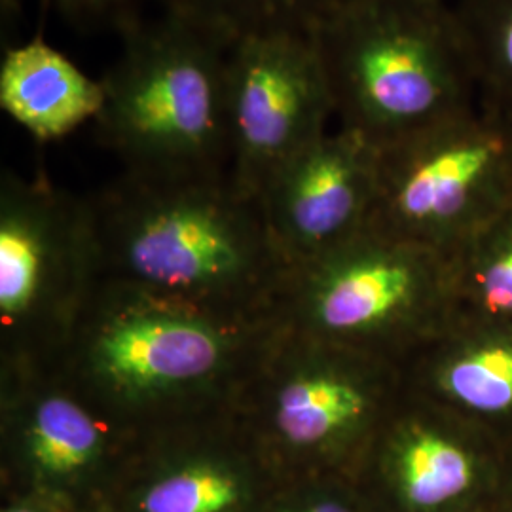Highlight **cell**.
I'll use <instances>...</instances> for the list:
<instances>
[{
    "label": "cell",
    "mask_w": 512,
    "mask_h": 512,
    "mask_svg": "<svg viewBox=\"0 0 512 512\" xmlns=\"http://www.w3.org/2000/svg\"><path fill=\"white\" fill-rule=\"evenodd\" d=\"M232 44L164 10L122 33V52L101 78L97 139L124 173L152 179L230 175L226 73Z\"/></svg>",
    "instance_id": "cell-4"
},
{
    "label": "cell",
    "mask_w": 512,
    "mask_h": 512,
    "mask_svg": "<svg viewBox=\"0 0 512 512\" xmlns=\"http://www.w3.org/2000/svg\"><path fill=\"white\" fill-rule=\"evenodd\" d=\"M382 456L404 505L414 511H429L463 494L473 467L452 440L418 418L389 421Z\"/></svg>",
    "instance_id": "cell-14"
},
{
    "label": "cell",
    "mask_w": 512,
    "mask_h": 512,
    "mask_svg": "<svg viewBox=\"0 0 512 512\" xmlns=\"http://www.w3.org/2000/svg\"><path fill=\"white\" fill-rule=\"evenodd\" d=\"M439 384L452 399L480 412L512 406V348L492 346L461 357L440 372Z\"/></svg>",
    "instance_id": "cell-17"
},
{
    "label": "cell",
    "mask_w": 512,
    "mask_h": 512,
    "mask_svg": "<svg viewBox=\"0 0 512 512\" xmlns=\"http://www.w3.org/2000/svg\"><path fill=\"white\" fill-rule=\"evenodd\" d=\"M281 478L238 406L137 433L110 484L112 512H264Z\"/></svg>",
    "instance_id": "cell-8"
},
{
    "label": "cell",
    "mask_w": 512,
    "mask_h": 512,
    "mask_svg": "<svg viewBox=\"0 0 512 512\" xmlns=\"http://www.w3.org/2000/svg\"><path fill=\"white\" fill-rule=\"evenodd\" d=\"M0 8L4 18H16L21 8V0H0Z\"/></svg>",
    "instance_id": "cell-22"
},
{
    "label": "cell",
    "mask_w": 512,
    "mask_h": 512,
    "mask_svg": "<svg viewBox=\"0 0 512 512\" xmlns=\"http://www.w3.org/2000/svg\"><path fill=\"white\" fill-rule=\"evenodd\" d=\"M90 205L99 283L202 310L274 313L289 264L262 202L230 175L122 173Z\"/></svg>",
    "instance_id": "cell-2"
},
{
    "label": "cell",
    "mask_w": 512,
    "mask_h": 512,
    "mask_svg": "<svg viewBox=\"0 0 512 512\" xmlns=\"http://www.w3.org/2000/svg\"><path fill=\"white\" fill-rule=\"evenodd\" d=\"M264 512H357L344 497L330 494L310 478L283 480Z\"/></svg>",
    "instance_id": "cell-19"
},
{
    "label": "cell",
    "mask_w": 512,
    "mask_h": 512,
    "mask_svg": "<svg viewBox=\"0 0 512 512\" xmlns=\"http://www.w3.org/2000/svg\"><path fill=\"white\" fill-rule=\"evenodd\" d=\"M370 355L281 330L238 410L281 480L310 478L382 425L384 380Z\"/></svg>",
    "instance_id": "cell-6"
},
{
    "label": "cell",
    "mask_w": 512,
    "mask_h": 512,
    "mask_svg": "<svg viewBox=\"0 0 512 512\" xmlns=\"http://www.w3.org/2000/svg\"><path fill=\"white\" fill-rule=\"evenodd\" d=\"M133 437L54 365L0 368L2 454L19 497L80 511L78 497L110 490Z\"/></svg>",
    "instance_id": "cell-7"
},
{
    "label": "cell",
    "mask_w": 512,
    "mask_h": 512,
    "mask_svg": "<svg viewBox=\"0 0 512 512\" xmlns=\"http://www.w3.org/2000/svg\"><path fill=\"white\" fill-rule=\"evenodd\" d=\"M230 179L260 200L275 173L329 131V82L311 35L239 38L228 55Z\"/></svg>",
    "instance_id": "cell-10"
},
{
    "label": "cell",
    "mask_w": 512,
    "mask_h": 512,
    "mask_svg": "<svg viewBox=\"0 0 512 512\" xmlns=\"http://www.w3.org/2000/svg\"><path fill=\"white\" fill-rule=\"evenodd\" d=\"M164 10L205 27L226 42L266 33L313 35L346 0H160Z\"/></svg>",
    "instance_id": "cell-16"
},
{
    "label": "cell",
    "mask_w": 512,
    "mask_h": 512,
    "mask_svg": "<svg viewBox=\"0 0 512 512\" xmlns=\"http://www.w3.org/2000/svg\"><path fill=\"white\" fill-rule=\"evenodd\" d=\"M486 306L495 311H512V245L495 258L484 275Z\"/></svg>",
    "instance_id": "cell-20"
},
{
    "label": "cell",
    "mask_w": 512,
    "mask_h": 512,
    "mask_svg": "<svg viewBox=\"0 0 512 512\" xmlns=\"http://www.w3.org/2000/svg\"><path fill=\"white\" fill-rule=\"evenodd\" d=\"M425 272L421 245L366 226L329 253L289 266L274 315L291 332L366 353L412 323Z\"/></svg>",
    "instance_id": "cell-9"
},
{
    "label": "cell",
    "mask_w": 512,
    "mask_h": 512,
    "mask_svg": "<svg viewBox=\"0 0 512 512\" xmlns=\"http://www.w3.org/2000/svg\"><path fill=\"white\" fill-rule=\"evenodd\" d=\"M97 285L90 198L4 171L0 368L54 365Z\"/></svg>",
    "instance_id": "cell-5"
},
{
    "label": "cell",
    "mask_w": 512,
    "mask_h": 512,
    "mask_svg": "<svg viewBox=\"0 0 512 512\" xmlns=\"http://www.w3.org/2000/svg\"><path fill=\"white\" fill-rule=\"evenodd\" d=\"M103 105V82L82 73L44 38L35 37L4 54L0 109L38 143L63 139L95 122Z\"/></svg>",
    "instance_id": "cell-13"
},
{
    "label": "cell",
    "mask_w": 512,
    "mask_h": 512,
    "mask_svg": "<svg viewBox=\"0 0 512 512\" xmlns=\"http://www.w3.org/2000/svg\"><path fill=\"white\" fill-rule=\"evenodd\" d=\"M311 37L334 118L376 148L478 109L450 0H346Z\"/></svg>",
    "instance_id": "cell-3"
},
{
    "label": "cell",
    "mask_w": 512,
    "mask_h": 512,
    "mask_svg": "<svg viewBox=\"0 0 512 512\" xmlns=\"http://www.w3.org/2000/svg\"><path fill=\"white\" fill-rule=\"evenodd\" d=\"M65 18L86 27H109L120 35L137 23L148 0H48Z\"/></svg>",
    "instance_id": "cell-18"
},
{
    "label": "cell",
    "mask_w": 512,
    "mask_h": 512,
    "mask_svg": "<svg viewBox=\"0 0 512 512\" xmlns=\"http://www.w3.org/2000/svg\"><path fill=\"white\" fill-rule=\"evenodd\" d=\"M512 165V126L478 109L378 148V184L366 226L421 245L450 232Z\"/></svg>",
    "instance_id": "cell-11"
},
{
    "label": "cell",
    "mask_w": 512,
    "mask_h": 512,
    "mask_svg": "<svg viewBox=\"0 0 512 512\" xmlns=\"http://www.w3.org/2000/svg\"><path fill=\"white\" fill-rule=\"evenodd\" d=\"M283 327L99 283L54 366L131 433L238 406Z\"/></svg>",
    "instance_id": "cell-1"
},
{
    "label": "cell",
    "mask_w": 512,
    "mask_h": 512,
    "mask_svg": "<svg viewBox=\"0 0 512 512\" xmlns=\"http://www.w3.org/2000/svg\"><path fill=\"white\" fill-rule=\"evenodd\" d=\"M76 512H112L109 507L107 509H88V507H84V509H80V511Z\"/></svg>",
    "instance_id": "cell-23"
},
{
    "label": "cell",
    "mask_w": 512,
    "mask_h": 512,
    "mask_svg": "<svg viewBox=\"0 0 512 512\" xmlns=\"http://www.w3.org/2000/svg\"><path fill=\"white\" fill-rule=\"evenodd\" d=\"M2 512H57L46 505L44 501L35 499V497H18L16 501H12L8 507H4Z\"/></svg>",
    "instance_id": "cell-21"
},
{
    "label": "cell",
    "mask_w": 512,
    "mask_h": 512,
    "mask_svg": "<svg viewBox=\"0 0 512 512\" xmlns=\"http://www.w3.org/2000/svg\"><path fill=\"white\" fill-rule=\"evenodd\" d=\"M378 184V148L340 128L283 165L260 196L289 266L325 255L363 232Z\"/></svg>",
    "instance_id": "cell-12"
},
{
    "label": "cell",
    "mask_w": 512,
    "mask_h": 512,
    "mask_svg": "<svg viewBox=\"0 0 512 512\" xmlns=\"http://www.w3.org/2000/svg\"><path fill=\"white\" fill-rule=\"evenodd\" d=\"M471 61L478 107L512 126V0H450Z\"/></svg>",
    "instance_id": "cell-15"
}]
</instances>
